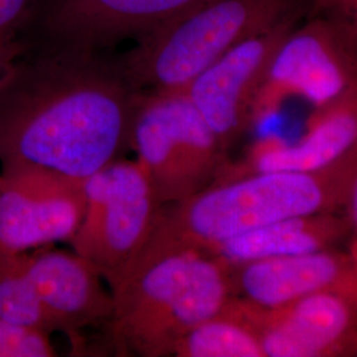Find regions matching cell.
I'll return each instance as SVG.
<instances>
[{"label": "cell", "mask_w": 357, "mask_h": 357, "mask_svg": "<svg viewBox=\"0 0 357 357\" xmlns=\"http://www.w3.org/2000/svg\"><path fill=\"white\" fill-rule=\"evenodd\" d=\"M318 15L337 26L357 53V0H308V16Z\"/></svg>", "instance_id": "cell-19"}, {"label": "cell", "mask_w": 357, "mask_h": 357, "mask_svg": "<svg viewBox=\"0 0 357 357\" xmlns=\"http://www.w3.org/2000/svg\"><path fill=\"white\" fill-rule=\"evenodd\" d=\"M233 295L262 308H278L310 294L357 289V266L349 252L324 249L230 265Z\"/></svg>", "instance_id": "cell-13"}, {"label": "cell", "mask_w": 357, "mask_h": 357, "mask_svg": "<svg viewBox=\"0 0 357 357\" xmlns=\"http://www.w3.org/2000/svg\"><path fill=\"white\" fill-rule=\"evenodd\" d=\"M142 90L101 51L45 50L0 76V163L86 180L130 149Z\"/></svg>", "instance_id": "cell-1"}, {"label": "cell", "mask_w": 357, "mask_h": 357, "mask_svg": "<svg viewBox=\"0 0 357 357\" xmlns=\"http://www.w3.org/2000/svg\"><path fill=\"white\" fill-rule=\"evenodd\" d=\"M305 17H289L240 43L184 89L225 151L252 128V107L268 63L282 40Z\"/></svg>", "instance_id": "cell-9"}, {"label": "cell", "mask_w": 357, "mask_h": 357, "mask_svg": "<svg viewBox=\"0 0 357 357\" xmlns=\"http://www.w3.org/2000/svg\"><path fill=\"white\" fill-rule=\"evenodd\" d=\"M357 79V53L328 19L310 15L294 26L274 52L255 96L250 126L278 113L299 97L320 107L344 93Z\"/></svg>", "instance_id": "cell-7"}, {"label": "cell", "mask_w": 357, "mask_h": 357, "mask_svg": "<svg viewBox=\"0 0 357 357\" xmlns=\"http://www.w3.org/2000/svg\"><path fill=\"white\" fill-rule=\"evenodd\" d=\"M357 174V146L314 172H257L215 180L204 190L162 205L155 229L208 252L217 243L291 217L331 213L347 205Z\"/></svg>", "instance_id": "cell-3"}, {"label": "cell", "mask_w": 357, "mask_h": 357, "mask_svg": "<svg viewBox=\"0 0 357 357\" xmlns=\"http://www.w3.org/2000/svg\"><path fill=\"white\" fill-rule=\"evenodd\" d=\"M50 333L0 319V357H52Z\"/></svg>", "instance_id": "cell-18"}, {"label": "cell", "mask_w": 357, "mask_h": 357, "mask_svg": "<svg viewBox=\"0 0 357 357\" xmlns=\"http://www.w3.org/2000/svg\"><path fill=\"white\" fill-rule=\"evenodd\" d=\"M130 149L162 205L204 190L228 162V151L184 90L142 91L130 128Z\"/></svg>", "instance_id": "cell-5"}, {"label": "cell", "mask_w": 357, "mask_h": 357, "mask_svg": "<svg viewBox=\"0 0 357 357\" xmlns=\"http://www.w3.org/2000/svg\"><path fill=\"white\" fill-rule=\"evenodd\" d=\"M110 293L109 326L116 349L165 357L174 355L185 333L225 307L233 284L225 261L153 228L141 255Z\"/></svg>", "instance_id": "cell-2"}, {"label": "cell", "mask_w": 357, "mask_h": 357, "mask_svg": "<svg viewBox=\"0 0 357 357\" xmlns=\"http://www.w3.org/2000/svg\"><path fill=\"white\" fill-rule=\"evenodd\" d=\"M85 180L33 166L0 174V252L24 253L70 241L85 215Z\"/></svg>", "instance_id": "cell-8"}, {"label": "cell", "mask_w": 357, "mask_h": 357, "mask_svg": "<svg viewBox=\"0 0 357 357\" xmlns=\"http://www.w3.org/2000/svg\"><path fill=\"white\" fill-rule=\"evenodd\" d=\"M85 195L70 243L112 289L149 243L162 204L141 165L121 158L85 180Z\"/></svg>", "instance_id": "cell-6"}, {"label": "cell", "mask_w": 357, "mask_h": 357, "mask_svg": "<svg viewBox=\"0 0 357 357\" xmlns=\"http://www.w3.org/2000/svg\"><path fill=\"white\" fill-rule=\"evenodd\" d=\"M293 16H308V0H203L139 38L121 64L142 91L184 90L231 48Z\"/></svg>", "instance_id": "cell-4"}, {"label": "cell", "mask_w": 357, "mask_h": 357, "mask_svg": "<svg viewBox=\"0 0 357 357\" xmlns=\"http://www.w3.org/2000/svg\"><path fill=\"white\" fill-rule=\"evenodd\" d=\"M352 356H357V340L356 344H355V347H354V352H352Z\"/></svg>", "instance_id": "cell-23"}, {"label": "cell", "mask_w": 357, "mask_h": 357, "mask_svg": "<svg viewBox=\"0 0 357 357\" xmlns=\"http://www.w3.org/2000/svg\"><path fill=\"white\" fill-rule=\"evenodd\" d=\"M23 52H24V45H22L15 38L13 40H0V76L19 57H22Z\"/></svg>", "instance_id": "cell-22"}, {"label": "cell", "mask_w": 357, "mask_h": 357, "mask_svg": "<svg viewBox=\"0 0 357 357\" xmlns=\"http://www.w3.org/2000/svg\"><path fill=\"white\" fill-rule=\"evenodd\" d=\"M24 253L0 252V319L51 333Z\"/></svg>", "instance_id": "cell-17"}, {"label": "cell", "mask_w": 357, "mask_h": 357, "mask_svg": "<svg viewBox=\"0 0 357 357\" xmlns=\"http://www.w3.org/2000/svg\"><path fill=\"white\" fill-rule=\"evenodd\" d=\"M243 301L259 335L264 356H352L357 340V289L323 290L278 308Z\"/></svg>", "instance_id": "cell-10"}, {"label": "cell", "mask_w": 357, "mask_h": 357, "mask_svg": "<svg viewBox=\"0 0 357 357\" xmlns=\"http://www.w3.org/2000/svg\"><path fill=\"white\" fill-rule=\"evenodd\" d=\"M24 255L52 331L73 337L86 327L109 323L112 293L103 289L101 275L85 258L45 246Z\"/></svg>", "instance_id": "cell-14"}, {"label": "cell", "mask_w": 357, "mask_h": 357, "mask_svg": "<svg viewBox=\"0 0 357 357\" xmlns=\"http://www.w3.org/2000/svg\"><path fill=\"white\" fill-rule=\"evenodd\" d=\"M348 208V215L347 218L349 221V227H351V243H349V253L352 255V258L355 259V264L357 266V174L354 180V184L351 187V192L347 200V205Z\"/></svg>", "instance_id": "cell-21"}, {"label": "cell", "mask_w": 357, "mask_h": 357, "mask_svg": "<svg viewBox=\"0 0 357 357\" xmlns=\"http://www.w3.org/2000/svg\"><path fill=\"white\" fill-rule=\"evenodd\" d=\"M349 234L348 218L337 216L336 212L291 217L217 243L206 253L229 265H243L330 249Z\"/></svg>", "instance_id": "cell-15"}, {"label": "cell", "mask_w": 357, "mask_h": 357, "mask_svg": "<svg viewBox=\"0 0 357 357\" xmlns=\"http://www.w3.org/2000/svg\"><path fill=\"white\" fill-rule=\"evenodd\" d=\"M178 357H265L259 335L243 299L231 296L215 317L185 333L175 345Z\"/></svg>", "instance_id": "cell-16"}, {"label": "cell", "mask_w": 357, "mask_h": 357, "mask_svg": "<svg viewBox=\"0 0 357 357\" xmlns=\"http://www.w3.org/2000/svg\"><path fill=\"white\" fill-rule=\"evenodd\" d=\"M38 0H0V40H13L36 13Z\"/></svg>", "instance_id": "cell-20"}, {"label": "cell", "mask_w": 357, "mask_h": 357, "mask_svg": "<svg viewBox=\"0 0 357 357\" xmlns=\"http://www.w3.org/2000/svg\"><path fill=\"white\" fill-rule=\"evenodd\" d=\"M203 0H47L38 16L45 50L101 51L139 38Z\"/></svg>", "instance_id": "cell-11"}, {"label": "cell", "mask_w": 357, "mask_h": 357, "mask_svg": "<svg viewBox=\"0 0 357 357\" xmlns=\"http://www.w3.org/2000/svg\"><path fill=\"white\" fill-rule=\"evenodd\" d=\"M356 146L357 79L331 102L314 110L299 141L287 143L273 135L259 138L240 162H227L215 180L257 172H314L339 162Z\"/></svg>", "instance_id": "cell-12"}]
</instances>
